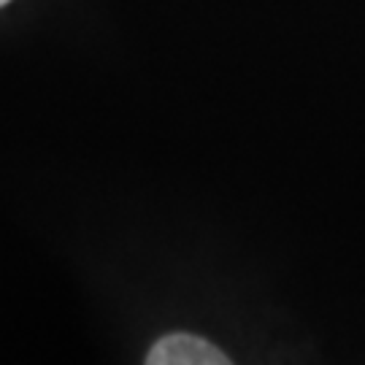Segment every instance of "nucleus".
Wrapping results in <instances>:
<instances>
[{"mask_svg": "<svg viewBox=\"0 0 365 365\" xmlns=\"http://www.w3.org/2000/svg\"><path fill=\"white\" fill-rule=\"evenodd\" d=\"M6 3H9V0H0V6H6Z\"/></svg>", "mask_w": 365, "mask_h": 365, "instance_id": "f03ea898", "label": "nucleus"}, {"mask_svg": "<svg viewBox=\"0 0 365 365\" xmlns=\"http://www.w3.org/2000/svg\"><path fill=\"white\" fill-rule=\"evenodd\" d=\"M149 365H225L227 357L200 336L170 333L163 336L146 354Z\"/></svg>", "mask_w": 365, "mask_h": 365, "instance_id": "f257e3e1", "label": "nucleus"}]
</instances>
